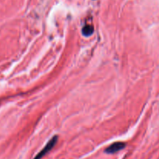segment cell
Returning a JSON list of instances; mask_svg holds the SVG:
<instances>
[{"label":"cell","mask_w":159,"mask_h":159,"mask_svg":"<svg viewBox=\"0 0 159 159\" xmlns=\"http://www.w3.org/2000/svg\"><path fill=\"white\" fill-rule=\"evenodd\" d=\"M57 140H58V137L57 136H54L49 141H48V144L45 145V147L36 155V157L34 159H41L44 155H46L55 146V144H57Z\"/></svg>","instance_id":"6da1fadb"},{"label":"cell","mask_w":159,"mask_h":159,"mask_svg":"<svg viewBox=\"0 0 159 159\" xmlns=\"http://www.w3.org/2000/svg\"><path fill=\"white\" fill-rule=\"evenodd\" d=\"M126 144L124 142H116L113 143L110 146H109L105 150V152L107 154H114L119 151L122 150L125 148Z\"/></svg>","instance_id":"7a4b0ae2"},{"label":"cell","mask_w":159,"mask_h":159,"mask_svg":"<svg viewBox=\"0 0 159 159\" xmlns=\"http://www.w3.org/2000/svg\"><path fill=\"white\" fill-rule=\"evenodd\" d=\"M93 32H94V27L93 25H85L82 30V34L85 37H89L93 34Z\"/></svg>","instance_id":"3957f363"}]
</instances>
